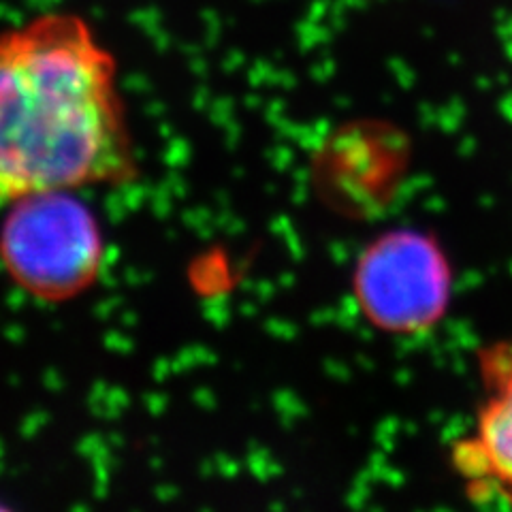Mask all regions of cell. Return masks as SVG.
<instances>
[{
  "label": "cell",
  "mask_w": 512,
  "mask_h": 512,
  "mask_svg": "<svg viewBox=\"0 0 512 512\" xmlns=\"http://www.w3.org/2000/svg\"><path fill=\"white\" fill-rule=\"evenodd\" d=\"M483 402L474 425L451 451L455 472L480 498H500L512 506V344L480 352Z\"/></svg>",
  "instance_id": "4"
},
{
  "label": "cell",
  "mask_w": 512,
  "mask_h": 512,
  "mask_svg": "<svg viewBox=\"0 0 512 512\" xmlns=\"http://www.w3.org/2000/svg\"><path fill=\"white\" fill-rule=\"evenodd\" d=\"M137 173L118 64L90 24L45 13L0 32V205Z\"/></svg>",
  "instance_id": "1"
},
{
  "label": "cell",
  "mask_w": 512,
  "mask_h": 512,
  "mask_svg": "<svg viewBox=\"0 0 512 512\" xmlns=\"http://www.w3.org/2000/svg\"><path fill=\"white\" fill-rule=\"evenodd\" d=\"M107 244L99 218L77 190L35 192L5 205L0 267L41 303H67L99 284Z\"/></svg>",
  "instance_id": "2"
},
{
  "label": "cell",
  "mask_w": 512,
  "mask_h": 512,
  "mask_svg": "<svg viewBox=\"0 0 512 512\" xmlns=\"http://www.w3.org/2000/svg\"><path fill=\"white\" fill-rule=\"evenodd\" d=\"M357 308L372 327L419 335L438 327L453 295V271L434 237L395 229L376 237L352 271Z\"/></svg>",
  "instance_id": "3"
}]
</instances>
